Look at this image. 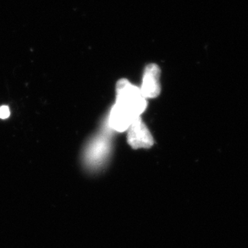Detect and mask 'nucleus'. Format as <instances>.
<instances>
[{"label": "nucleus", "mask_w": 248, "mask_h": 248, "mask_svg": "<svg viewBox=\"0 0 248 248\" xmlns=\"http://www.w3.org/2000/svg\"><path fill=\"white\" fill-rule=\"evenodd\" d=\"M108 141L106 139L103 138L96 139L88 150L87 161L93 166L101 164L108 155Z\"/></svg>", "instance_id": "obj_5"}, {"label": "nucleus", "mask_w": 248, "mask_h": 248, "mask_svg": "<svg viewBox=\"0 0 248 248\" xmlns=\"http://www.w3.org/2000/svg\"><path fill=\"white\" fill-rule=\"evenodd\" d=\"M116 92V104L134 117H140V115L147 107V100L143 96L140 89L133 85L126 79H122L117 83Z\"/></svg>", "instance_id": "obj_1"}, {"label": "nucleus", "mask_w": 248, "mask_h": 248, "mask_svg": "<svg viewBox=\"0 0 248 248\" xmlns=\"http://www.w3.org/2000/svg\"><path fill=\"white\" fill-rule=\"evenodd\" d=\"M161 69L156 63H150L145 67L143 74L140 92L145 98H156L161 93L160 84Z\"/></svg>", "instance_id": "obj_3"}, {"label": "nucleus", "mask_w": 248, "mask_h": 248, "mask_svg": "<svg viewBox=\"0 0 248 248\" xmlns=\"http://www.w3.org/2000/svg\"><path fill=\"white\" fill-rule=\"evenodd\" d=\"M10 110L7 106H1L0 107V118L5 119L9 117Z\"/></svg>", "instance_id": "obj_6"}, {"label": "nucleus", "mask_w": 248, "mask_h": 248, "mask_svg": "<svg viewBox=\"0 0 248 248\" xmlns=\"http://www.w3.org/2000/svg\"><path fill=\"white\" fill-rule=\"evenodd\" d=\"M127 140L134 150L149 149L154 145V138L140 117H137L128 129Z\"/></svg>", "instance_id": "obj_2"}, {"label": "nucleus", "mask_w": 248, "mask_h": 248, "mask_svg": "<svg viewBox=\"0 0 248 248\" xmlns=\"http://www.w3.org/2000/svg\"><path fill=\"white\" fill-rule=\"evenodd\" d=\"M137 117H134L117 104H115L109 115L108 124L116 131H126Z\"/></svg>", "instance_id": "obj_4"}]
</instances>
